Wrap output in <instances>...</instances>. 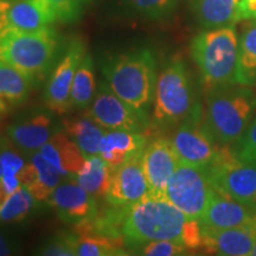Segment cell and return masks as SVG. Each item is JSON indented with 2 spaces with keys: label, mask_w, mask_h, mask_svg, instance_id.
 Masks as SVG:
<instances>
[{
  "label": "cell",
  "mask_w": 256,
  "mask_h": 256,
  "mask_svg": "<svg viewBox=\"0 0 256 256\" xmlns=\"http://www.w3.org/2000/svg\"><path fill=\"white\" fill-rule=\"evenodd\" d=\"M122 240L132 250L160 240L176 241L188 250L203 248L200 220L188 217L166 196L150 192L128 209L122 226Z\"/></svg>",
  "instance_id": "1"
},
{
  "label": "cell",
  "mask_w": 256,
  "mask_h": 256,
  "mask_svg": "<svg viewBox=\"0 0 256 256\" xmlns=\"http://www.w3.org/2000/svg\"><path fill=\"white\" fill-rule=\"evenodd\" d=\"M256 114V90L228 83L206 88L203 124L220 146H232Z\"/></svg>",
  "instance_id": "2"
},
{
  "label": "cell",
  "mask_w": 256,
  "mask_h": 256,
  "mask_svg": "<svg viewBox=\"0 0 256 256\" xmlns=\"http://www.w3.org/2000/svg\"><path fill=\"white\" fill-rule=\"evenodd\" d=\"M102 72L115 94L136 110L148 114L156 86V62L150 49H136L110 57Z\"/></svg>",
  "instance_id": "3"
},
{
  "label": "cell",
  "mask_w": 256,
  "mask_h": 256,
  "mask_svg": "<svg viewBox=\"0 0 256 256\" xmlns=\"http://www.w3.org/2000/svg\"><path fill=\"white\" fill-rule=\"evenodd\" d=\"M152 106L153 124L159 128L178 126L203 114L183 58L174 57L162 69Z\"/></svg>",
  "instance_id": "4"
},
{
  "label": "cell",
  "mask_w": 256,
  "mask_h": 256,
  "mask_svg": "<svg viewBox=\"0 0 256 256\" xmlns=\"http://www.w3.org/2000/svg\"><path fill=\"white\" fill-rule=\"evenodd\" d=\"M190 52L206 88L234 83L238 54L235 25L204 28L192 38Z\"/></svg>",
  "instance_id": "5"
},
{
  "label": "cell",
  "mask_w": 256,
  "mask_h": 256,
  "mask_svg": "<svg viewBox=\"0 0 256 256\" xmlns=\"http://www.w3.org/2000/svg\"><path fill=\"white\" fill-rule=\"evenodd\" d=\"M58 34L52 26L34 32L10 30L0 40V58L22 70L38 84L58 54Z\"/></svg>",
  "instance_id": "6"
},
{
  "label": "cell",
  "mask_w": 256,
  "mask_h": 256,
  "mask_svg": "<svg viewBox=\"0 0 256 256\" xmlns=\"http://www.w3.org/2000/svg\"><path fill=\"white\" fill-rule=\"evenodd\" d=\"M212 191L208 166L179 160L166 188V197L188 217L200 220L206 209Z\"/></svg>",
  "instance_id": "7"
},
{
  "label": "cell",
  "mask_w": 256,
  "mask_h": 256,
  "mask_svg": "<svg viewBox=\"0 0 256 256\" xmlns=\"http://www.w3.org/2000/svg\"><path fill=\"white\" fill-rule=\"evenodd\" d=\"M211 186L232 200L256 206V162H243L223 147L208 166Z\"/></svg>",
  "instance_id": "8"
},
{
  "label": "cell",
  "mask_w": 256,
  "mask_h": 256,
  "mask_svg": "<svg viewBox=\"0 0 256 256\" xmlns=\"http://www.w3.org/2000/svg\"><path fill=\"white\" fill-rule=\"evenodd\" d=\"M89 115L96 124L108 130L144 133L150 126L148 114L136 110L102 83L92 101Z\"/></svg>",
  "instance_id": "9"
},
{
  "label": "cell",
  "mask_w": 256,
  "mask_h": 256,
  "mask_svg": "<svg viewBox=\"0 0 256 256\" xmlns=\"http://www.w3.org/2000/svg\"><path fill=\"white\" fill-rule=\"evenodd\" d=\"M86 54L87 50L84 42L81 38H74L69 42L62 58L51 72L44 90V101L46 107L54 113L63 114L72 108L70 92L72 81Z\"/></svg>",
  "instance_id": "10"
},
{
  "label": "cell",
  "mask_w": 256,
  "mask_h": 256,
  "mask_svg": "<svg viewBox=\"0 0 256 256\" xmlns=\"http://www.w3.org/2000/svg\"><path fill=\"white\" fill-rule=\"evenodd\" d=\"M171 142L180 162L200 166H209L223 148L204 127L203 114L178 124Z\"/></svg>",
  "instance_id": "11"
},
{
  "label": "cell",
  "mask_w": 256,
  "mask_h": 256,
  "mask_svg": "<svg viewBox=\"0 0 256 256\" xmlns=\"http://www.w3.org/2000/svg\"><path fill=\"white\" fill-rule=\"evenodd\" d=\"M142 151L128 158L119 168H114L106 200L115 206L130 208L148 194L142 166Z\"/></svg>",
  "instance_id": "12"
},
{
  "label": "cell",
  "mask_w": 256,
  "mask_h": 256,
  "mask_svg": "<svg viewBox=\"0 0 256 256\" xmlns=\"http://www.w3.org/2000/svg\"><path fill=\"white\" fill-rule=\"evenodd\" d=\"M179 162L174 144L168 138H156L142 152V166L150 194L166 196V188Z\"/></svg>",
  "instance_id": "13"
},
{
  "label": "cell",
  "mask_w": 256,
  "mask_h": 256,
  "mask_svg": "<svg viewBox=\"0 0 256 256\" xmlns=\"http://www.w3.org/2000/svg\"><path fill=\"white\" fill-rule=\"evenodd\" d=\"M48 200L66 223H83L95 217L98 211L96 198L75 179L60 184Z\"/></svg>",
  "instance_id": "14"
},
{
  "label": "cell",
  "mask_w": 256,
  "mask_h": 256,
  "mask_svg": "<svg viewBox=\"0 0 256 256\" xmlns=\"http://www.w3.org/2000/svg\"><path fill=\"white\" fill-rule=\"evenodd\" d=\"M202 232L206 250L222 256H249L256 242V217L234 228L220 230L202 228Z\"/></svg>",
  "instance_id": "15"
},
{
  "label": "cell",
  "mask_w": 256,
  "mask_h": 256,
  "mask_svg": "<svg viewBox=\"0 0 256 256\" xmlns=\"http://www.w3.org/2000/svg\"><path fill=\"white\" fill-rule=\"evenodd\" d=\"M256 217V206H248L224 196L214 188L210 200L200 218L202 228L210 230L229 229L242 226Z\"/></svg>",
  "instance_id": "16"
},
{
  "label": "cell",
  "mask_w": 256,
  "mask_h": 256,
  "mask_svg": "<svg viewBox=\"0 0 256 256\" xmlns=\"http://www.w3.org/2000/svg\"><path fill=\"white\" fill-rule=\"evenodd\" d=\"M57 19L49 0H10L8 8V31L34 32L52 26Z\"/></svg>",
  "instance_id": "17"
},
{
  "label": "cell",
  "mask_w": 256,
  "mask_h": 256,
  "mask_svg": "<svg viewBox=\"0 0 256 256\" xmlns=\"http://www.w3.org/2000/svg\"><path fill=\"white\" fill-rule=\"evenodd\" d=\"M19 182L40 202L48 200L60 185L62 174L40 152L32 153L30 162H25L18 174Z\"/></svg>",
  "instance_id": "18"
},
{
  "label": "cell",
  "mask_w": 256,
  "mask_h": 256,
  "mask_svg": "<svg viewBox=\"0 0 256 256\" xmlns=\"http://www.w3.org/2000/svg\"><path fill=\"white\" fill-rule=\"evenodd\" d=\"M57 132L49 114H36L28 119L18 121L8 128L12 142L25 154L38 152L40 147Z\"/></svg>",
  "instance_id": "19"
},
{
  "label": "cell",
  "mask_w": 256,
  "mask_h": 256,
  "mask_svg": "<svg viewBox=\"0 0 256 256\" xmlns=\"http://www.w3.org/2000/svg\"><path fill=\"white\" fill-rule=\"evenodd\" d=\"M62 176L75 178L86 162V156L66 133L56 132L38 151Z\"/></svg>",
  "instance_id": "20"
},
{
  "label": "cell",
  "mask_w": 256,
  "mask_h": 256,
  "mask_svg": "<svg viewBox=\"0 0 256 256\" xmlns=\"http://www.w3.org/2000/svg\"><path fill=\"white\" fill-rule=\"evenodd\" d=\"M147 145L144 133L106 130L100 145V156L112 168H119L128 158L142 151Z\"/></svg>",
  "instance_id": "21"
},
{
  "label": "cell",
  "mask_w": 256,
  "mask_h": 256,
  "mask_svg": "<svg viewBox=\"0 0 256 256\" xmlns=\"http://www.w3.org/2000/svg\"><path fill=\"white\" fill-rule=\"evenodd\" d=\"M190 10L200 26L216 28L235 25L240 0H188Z\"/></svg>",
  "instance_id": "22"
},
{
  "label": "cell",
  "mask_w": 256,
  "mask_h": 256,
  "mask_svg": "<svg viewBox=\"0 0 256 256\" xmlns=\"http://www.w3.org/2000/svg\"><path fill=\"white\" fill-rule=\"evenodd\" d=\"M234 83L256 87V18L243 28L238 38V54Z\"/></svg>",
  "instance_id": "23"
},
{
  "label": "cell",
  "mask_w": 256,
  "mask_h": 256,
  "mask_svg": "<svg viewBox=\"0 0 256 256\" xmlns=\"http://www.w3.org/2000/svg\"><path fill=\"white\" fill-rule=\"evenodd\" d=\"M34 86L30 76L0 58V98L8 107L23 104Z\"/></svg>",
  "instance_id": "24"
},
{
  "label": "cell",
  "mask_w": 256,
  "mask_h": 256,
  "mask_svg": "<svg viewBox=\"0 0 256 256\" xmlns=\"http://www.w3.org/2000/svg\"><path fill=\"white\" fill-rule=\"evenodd\" d=\"M113 171L114 168L101 156H92L86 159L84 165L74 179L96 200L106 198Z\"/></svg>",
  "instance_id": "25"
},
{
  "label": "cell",
  "mask_w": 256,
  "mask_h": 256,
  "mask_svg": "<svg viewBox=\"0 0 256 256\" xmlns=\"http://www.w3.org/2000/svg\"><path fill=\"white\" fill-rule=\"evenodd\" d=\"M63 127L66 133L78 144L83 156L89 158L92 156H100V145L106 132L104 128L92 119L64 120Z\"/></svg>",
  "instance_id": "26"
},
{
  "label": "cell",
  "mask_w": 256,
  "mask_h": 256,
  "mask_svg": "<svg viewBox=\"0 0 256 256\" xmlns=\"http://www.w3.org/2000/svg\"><path fill=\"white\" fill-rule=\"evenodd\" d=\"M96 90L94 62L92 56L86 54L72 81V92H70V102L72 107L87 108L92 104Z\"/></svg>",
  "instance_id": "27"
},
{
  "label": "cell",
  "mask_w": 256,
  "mask_h": 256,
  "mask_svg": "<svg viewBox=\"0 0 256 256\" xmlns=\"http://www.w3.org/2000/svg\"><path fill=\"white\" fill-rule=\"evenodd\" d=\"M180 0H122V6L130 14L146 20L162 22L171 18Z\"/></svg>",
  "instance_id": "28"
},
{
  "label": "cell",
  "mask_w": 256,
  "mask_h": 256,
  "mask_svg": "<svg viewBox=\"0 0 256 256\" xmlns=\"http://www.w3.org/2000/svg\"><path fill=\"white\" fill-rule=\"evenodd\" d=\"M38 202L40 200L34 197L28 188L20 185L10 194L4 206L0 210V220L5 222L23 220L36 210Z\"/></svg>",
  "instance_id": "29"
},
{
  "label": "cell",
  "mask_w": 256,
  "mask_h": 256,
  "mask_svg": "<svg viewBox=\"0 0 256 256\" xmlns=\"http://www.w3.org/2000/svg\"><path fill=\"white\" fill-rule=\"evenodd\" d=\"M122 238H110L98 235L81 236L78 241L76 255L81 256H115L127 255L122 248Z\"/></svg>",
  "instance_id": "30"
},
{
  "label": "cell",
  "mask_w": 256,
  "mask_h": 256,
  "mask_svg": "<svg viewBox=\"0 0 256 256\" xmlns=\"http://www.w3.org/2000/svg\"><path fill=\"white\" fill-rule=\"evenodd\" d=\"M229 148L238 159L256 162V114L238 140H236Z\"/></svg>",
  "instance_id": "31"
},
{
  "label": "cell",
  "mask_w": 256,
  "mask_h": 256,
  "mask_svg": "<svg viewBox=\"0 0 256 256\" xmlns=\"http://www.w3.org/2000/svg\"><path fill=\"white\" fill-rule=\"evenodd\" d=\"M57 19L62 23H74L80 19L90 0H49Z\"/></svg>",
  "instance_id": "32"
},
{
  "label": "cell",
  "mask_w": 256,
  "mask_h": 256,
  "mask_svg": "<svg viewBox=\"0 0 256 256\" xmlns=\"http://www.w3.org/2000/svg\"><path fill=\"white\" fill-rule=\"evenodd\" d=\"M78 238L74 234L64 232L46 243L38 254L46 256H72L76 255Z\"/></svg>",
  "instance_id": "33"
},
{
  "label": "cell",
  "mask_w": 256,
  "mask_h": 256,
  "mask_svg": "<svg viewBox=\"0 0 256 256\" xmlns=\"http://www.w3.org/2000/svg\"><path fill=\"white\" fill-rule=\"evenodd\" d=\"M136 252L140 255L150 256H176L188 254V249L183 244L176 241H170V240L147 242Z\"/></svg>",
  "instance_id": "34"
},
{
  "label": "cell",
  "mask_w": 256,
  "mask_h": 256,
  "mask_svg": "<svg viewBox=\"0 0 256 256\" xmlns=\"http://www.w3.org/2000/svg\"><path fill=\"white\" fill-rule=\"evenodd\" d=\"M0 164L2 168V177H18V174L25 165V162L12 151L4 150L0 151Z\"/></svg>",
  "instance_id": "35"
},
{
  "label": "cell",
  "mask_w": 256,
  "mask_h": 256,
  "mask_svg": "<svg viewBox=\"0 0 256 256\" xmlns=\"http://www.w3.org/2000/svg\"><path fill=\"white\" fill-rule=\"evenodd\" d=\"M256 18V0H240L238 22Z\"/></svg>",
  "instance_id": "36"
},
{
  "label": "cell",
  "mask_w": 256,
  "mask_h": 256,
  "mask_svg": "<svg viewBox=\"0 0 256 256\" xmlns=\"http://www.w3.org/2000/svg\"><path fill=\"white\" fill-rule=\"evenodd\" d=\"M10 0H0V40L8 31V8Z\"/></svg>",
  "instance_id": "37"
},
{
  "label": "cell",
  "mask_w": 256,
  "mask_h": 256,
  "mask_svg": "<svg viewBox=\"0 0 256 256\" xmlns=\"http://www.w3.org/2000/svg\"><path fill=\"white\" fill-rule=\"evenodd\" d=\"M14 252V248L12 243L5 238L4 235L0 234V256L12 255Z\"/></svg>",
  "instance_id": "38"
},
{
  "label": "cell",
  "mask_w": 256,
  "mask_h": 256,
  "mask_svg": "<svg viewBox=\"0 0 256 256\" xmlns=\"http://www.w3.org/2000/svg\"><path fill=\"white\" fill-rule=\"evenodd\" d=\"M10 194H11V192L8 191V186H6L4 179H2V177H0V210L4 206V204L6 203V200H8Z\"/></svg>",
  "instance_id": "39"
},
{
  "label": "cell",
  "mask_w": 256,
  "mask_h": 256,
  "mask_svg": "<svg viewBox=\"0 0 256 256\" xmlns=\"http://www.w3.org/2000/svg\"><path fill=\"white\" fill-rule=\"evenodd\" d=\"M6 110H8V106H6V104H4V101H2V98H0V118L2 116V114L5 113Z\"/></svg>",
  "instance_id": "40"
},
{
  "label": "cell",
  "mask_w": 256,
  "mask_h": 256,
  "mask_svg": "<svg viewBox=\"0 0 256 256\" xmlns=\"http://www.w3.org/2000/svg\"><path fill=\"white\" fill-rule=\"evenodd\" d=\"M5 140H2V138H0V151H2V150H4L5 148Z\"/></svg>",
  "instance_id": "41"
},
{
  "label": "cell",
  "mask_w": 256,
  "mask_h": 256,
  "mask_svg": "<svg viewBox=\"0 0 256 256\" xmlns=\"http://www.w3.org/2000/svg\"><path fill=\"white\" fill-rule=\"evenodd\" d=\"M250 256H256V242H255L254 248H252V255Z\"/></svg>",
  "instance_id": "42"
},
{
  "label": "cell",
  "mask_w": 256,
  "mask_h": 256,
  "mask_svg": "<svg viewBox=\"0 0 256 256\" xmlns=\"http://www.w3.org/2000/svg\"><path fill=\"white\" fill-rule=\"evenodd\" d=\"M2 176V164H0V177Z\"/></svg>",
  "instance_id": "43"
}]
</instances>
